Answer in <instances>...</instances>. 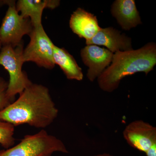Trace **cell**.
<instances>
[{
  "label": "cell",
  "instance_id": "18",
  "mask_svg": "<svg viewBox=\"0 0 156 156\" xmlns=\"http://www.w3.org/2000/svg\"><path fill=\"white\" fill-rule=\"evenodd\" d=\"M90 156H115L108 153H103Z\"/></svg>",
  "mask_w": 156,
  "mask_h": 156
},
{
  "label": "cell",
  "instance_id": "11",
  "mask_svg": "<svg viewBox=\"0 0 156 156\" xmlns=\"http://www.w3.org/2000/svg\"><path fill=\"white\" fill-rule=\"evenodd\" d=\"M111 11L124 30H130L141 23L134 0H116L112 5Z\"/></svg>",
  "mask_w": 156,
  "mask_h": 156
},
{
  "label": "cell",
  "instance_id": "14",
  "mask_svg": "<svg viewBox=\"0 0 156 156\" xmlns=\"http://www.w3.org/2000/svg\"><path fill=\"white\" fill-rule=\"evenodd\" d=\"M14 128L15 126L11 123L0 120V144L6 149L15 144Z\"/></svg>",
  "mask_w": 156,
  "mask_h": 156
},
{
  "label": "cell",
  "instance_id": "2",
  "mask_svg": "<svg viewBox=\"0 0 156 156\" xmlns=\"http://www.w3.org/2000/svg\"><path fill=\"white\" fill-rule=\"evenodd\" d=\"M156 64L155 43H147L137 50L118 51L111 64L97 78L98 83L102 91L110 93L119 88L123 78L139 72L147 75Z\"/></svg>",
  "mask_w": 156,
  "mask_h": 156
},
{
  "label": "cell",
  "instance_id": "9",
  "mask_svg": "<svg viewBox=\"0 0 156 156\" xmlns=\"http://www.w3.org/2000/svg\"><path fill=\"white\" fill-rule=\"evenodd\" d=\"M86 44L104 46L113 53L133 50L131 38L112 27H100L96 34L86 42Z\"/></svg>",
  "mask_w": 156,
  "mask_h": 156
},
{
  "label": "cell",
  "instance_id": "19",
  "mask_svg": "<svg viewBox=\"0 0 156 156\" xmlns=\"http://www.w3.org/2000/svg\"><path fill=\"white\" fill-rule=\"evenodd\" d=\"M2 47V44H1V42H0V51H1Z\"/></svg>",
  "mask_w": 156,
  "mask_h": 156
},
{
  "label": "cell",
  "instance_id": "5",
  "mask_svg": "<svg viewBox=\"0 0 156 156\" xmlns=\"http://www.w3.org/2000/svg\"><path fill=\"white\" fill-rule=\"evenodd\" d=\"M8 5L0 27V42L2 47L16 48L22 44L24 36H29L34 27L30 20L23 17L17 11L15 1L10 0Z\"/></svg>",
  "mask_w": 156,
  "mask_h": 156
},
{
  "label": "cell",
  "instance_id": "4",
  "mask_svg": "<svg viewBox=\"0 0 156 156\" xmlns=\"http://www.w3.org/2000/svg\"><path fill=\"white\" fill-rule=\"evenodd\" d=\"M23 50L22 43L16 48L3 46L0 51V65L8 72L10 76L6 94L12 102L16 95L20 94L33 83L26 73L22 70L24 63Z\"/></svg>",
  "mask_w": 156,
  "mask_h": 156
},
{
  "label": "cell",
  "instance_id": "13",
  "mask_svg": "<svg viewBox=\"0 0 156 156\" xmlns=\"http://www.w3.org/2000/svg\"><path fill=\"white\" fill-rule=\"evenodd\" d=\"M53 60L60 67L67 79L81 81L83 78L82 69L78 65L73 56L64 48L54 45Z\"/></svg>",
  "mask_w": 156,
  "mask_h": 156
},
{
  "label": "cell",
  "instance_id": "6",
  "mask_svg": "<svg viewBox=\"0 0 156 156\" xmlns=\"http://www.w3.org/2000/svg\"><path fill=\"white\" fill-rule=\"evenodd\" d=\"M30 41L23 50L24 62H31L46 69L54 68L53 46L42 24L34 27L29 35Z\"/></svg>",
  "mask_w": 156,
  "mask_h": 156
},
{
  "label": "cell",
  "instance_id": "3",
  "mask_svg": "<svg viewBox=\"0 0 156 156\" xmlns=\"http://www.w3.org/2000/svg\"><path fill=\"white\" fill-rule=\"evenodd\" d=\"M57 152H69L61 140L43 129L36 134L25 135L15 146L0 151V156H52Z\"/></svg>",
  "mask_w": 156,
  "mask_h": 156
},
{
  "label": "cell",
  "instance_id": "1",
  "mask_svg": "<svg viewBox=\"0 0 156 156\" xmlns=\"http://www.w3.org/2000/svg\"><path fill=\"white\" fill-rule=\"evenodd\" d=\"M58 115L48 88L33 83L19 94L17 100L0 111V120L15 127L27 124L44 128L54 122Z\"/></svg>",
  "mask_w": 156,
  "mask_h": 156
},
{
  "label": "cell",
  "instance_id": "16",
  "mask_svg": "<svg viewBox=\"0 0 156 156\" xmlns=\"http://www.w3.org/2000/svg\"><path fill=\"white\" fill-rule=\"evenodd\" d=\"M145 153L147 156H156V143L152 146Z\"/></svg>",
  "mask_w": 156,
  "mask_h": 156
},
{
  "label": "cell",
  "instance_id": "7",
  "mask_svg": "<svg viewBox=\"0 0 156 156\" xmlns=\"http://www.w3.org/2000/svg\"><path fill=\"white\" fill-rule=\"evenodd\" d=\"M126 142L131 147L146 152L156 143V128L141 120L128 124L123 131Z\"/></svg>",
  "mask_w": 156,
  "mask_h": 156
},
{
  "label": "cell",
  "instance_id": "15",
  "mask_svg": "<svg viewBox=\"0 0 156 156\" xmlns=\"http://www.w3.org/2000/svg\"><path fill=\"white\" fill-rule=\"evenodd\" d=\"M8 85V82L4 78L0 76V111L12 103L6 94Z\"/></svg>",
  "mask_w": 156,
  "mask_h": 156
},
{
  "label": "cell",
  "instance_id": "8",
  "mask_svg": "<svg viewBox=\"0 0 156 156\" xmlns=\"http://www.w3.org/2000/svg\"><path fill=\"white\" fill-rule=\"evenodd\" d=\"M80 54L84 64L89 67L87 78L93 82L110 65L114 54L105 48L89 45L81 50Z\"/></svg>",
  "mask_w": 156,
  "mask_h": 156
},
{
  "label": "cell",
  "instance_id": "12",
  "mask_svg": "<svg viewBox=\"0 0 156 156\" xmlns=\"http://www.w3.org/2000/svg\"><path fill=\"white\" fill-rule=\"evenodd\" d=\"M59 5L58 0H19L16 3V8L23 17L30 20L34 27L42 24L45 9H54Z\"/></svg>",
  "mask_w": 156,
  "mask_h": 156
},
{
  "label": "cell",
  "instance_id": "10",
  "mask_svg": "<svg viewBox=\"0 0 156 156\" xmlns=\"http://www.w3.org/2000/svg\"><path fill=\"white\" fill-rule=\"evenodd\" d=\"M69 27L74 33L88 41L100 29L97 17L81 8H78L71 16Z\"/></svg>",
  "mask_w": 156,
  "mask_h": 156
},
{
  "label": "cell",
  "instance_id": "17",
  "mask_svg": "<svg viewBox=\"0 0 156 156\" xmlns=\"http://www.w3.org/2000/svg\"><path fill=\"white\" fill-rule=\"evenodd\" d=\"M10 0H0V7L4 5H8Z\"/></svg>",
  "mask_w": 156,
  "mask_h": 156
}]
</instances>
